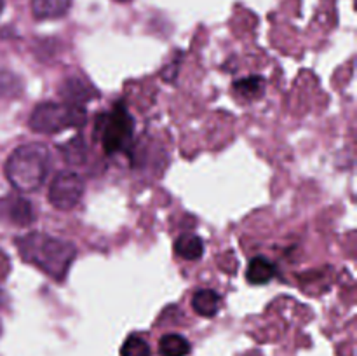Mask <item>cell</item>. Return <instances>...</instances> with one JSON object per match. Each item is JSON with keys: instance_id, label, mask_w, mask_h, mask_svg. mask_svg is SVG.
<instances>
[{"instance_id": "8fae6325", "label": "cell", "mask_w": 357, "mask_h": 356, "mask_svg": "<svg viewBox=\"0 0 357 356\" xmlns=\"http://www.w3.org/2000/svg\"><path fill=\"white\" fill-rule=\"evenodd\" d=\"M174 253L183 260H199L204 253V243L195 234H181L174 243Z\"/></svg>"}, {"instance_id": "9a60e30c", "label": "cell", "mask_w": 357, "mask_h": 356, "mask_svg": "<svg viewBox=\"0 0 357 356\" xmlns=\"http://www.w3.org/2000/svg\"><path fill=\"white\" fill-rule=\"evenodd\" d=\"M121 356H152V351L145 339L139 335H131L122 344Z\"/></svg>"}, {"instance_id": "8992f818", "label": "cell", "mask_w": 357, "mask_h": 356, "mask_svg": "<svg viewBox=\"0 0 357 356\" xmlns=\"http://www.w3.org/2000/svg\"><path fill=\"white\" fill-rule=\"evenodd\" d=\"M0 216H3L7 222L14 223V225L24 227L33 222L35 212L28 199L21 198V195H10V198H3L0 201Z\"/></svg>"}, {"instance_id": "ba28073f", "label": "cell", "mask_w": 357, "mask_h": 356, "mask_svg": "<svg viewBox=\"0 0 357 356\" xmlns=\"http://www.w3.org/2000/svg\"><path fill=\"white\" fill-rule=\"evenodd\" d=\"M275 274H278V267L267 257L251 258L246 271V278L251 285H265V283L272 281Z\"/></svg>"}, {"instance_id": "ac0fdd59", "label": "cell", "mask_w": 357, "mask_h": 356, "mask_svg": "<svg viewBox=\"0 0 357 356\" xmlns=\"http://www.w3.org/2000/svg\"><path fill=\"white\" fill-rule=\"evenodd\" d=\"M117 2H129V0H117Z\"/></svg>"}, {"instance_id": "6da1fadb", "label": "cell", "mask_w": 357, "mask_h": 356, "mask_svg": "<svg viewBox=\"0 0 357 356\" xmlns=\"http://www.w3.org/2000/svg\"><path fill=\"white\" fill-rule=\"evenodd\" d=\"M20 255L54 279H63L75 258L77 250L68 241L31 232L16 241Z\"/></svg>"}, {"instance_id": "3957f363", "label": "cell", "mask_w": 357, "mask_h": 356, "mask_svg": "<svg viewBox=\"0 0 357 356\" xmlns=\"http://www.w3.org/2000/svg\"><path fill=\"white\" fill-rule=\"evenodd\" d=\"M86 108L72 103L45 101L35 107L30 115V128L42 135H54L70 128H80L86 124Z\"/></svg>"}, {"instance_id": "5b68a950", "label": "cell", "mask_w": 357, "mask_h": 356, "mask_svg": "<svg viewBox=\"0 0 357 356\" xmlns=\"http://www.w3.org/2000/svg\"><path fill=\"white\" fill-rule=\"evenodd\" d=\"M84 194V180L75 171H58L49 185L47 199L54 208L72 209L79 205Z\"/></svg>"}, {"instance_id": "2e32d148", "label": "cell", "mask_w": 357, "mask_h": 356, "mask_svg": "<svg viewBox=\"0 0 357 356\" xmlns=\"http://www.w3.org/2000/svg\"><path fill=\"white\" fill-rule=\"evenodd\" d=\"M21 89H23V84H21L20 77L6 72V70H0V96H16Z\"/></svg>"}, {"instance_id": "30bf717a", "label": "cell", "mask_w": 357, "mask_h": 356, "mask_svg": "<svg viewBox=\"0 0 357 356\" xmlns=\"http://www.w3.org/2000/svg\"><path fill=\"white\" fill-rule=\"evenodd\" d=\"M72 0H31V9L38 20H56L68 13Z\"/></svg>"}, {"instance_id": "7c38bea8", "label": "cell", "mask_w": 357, "mask_h": 356, "mask_svg": "<svg viewBox=\"0 0 357 356\" xmlns=\"http://www.w3.org/2000/svg\"><path fill=\"white\" fill-rule=\"evenodd\" d=\"M265 91V79L260 75H251L246 79H241L234 84V93L241 98V100L253 101L261 98Z\"/></svg>"}, {"instance_id": "9c48e42d", "label": "cell", "mask_w": 357, "mask_h": 356, "mask_svg": "<svg viewBox=\"0 0 357 356\" xmlns=\"http://www.w3.org/2000/svg\"><path fill=\"white\" fill-rule=\"evenodd\" d=\"M220 295L211 288H201L192 295V307L199 316L213 318L220 309Z\"/></svg>"}, {"instance_id": "4fadbf2b", "label": "cell", "mask_w": 357, "mask_h": 356, "mask_svg": "<svg viewBox=\"0 0 357 356\" xmlns=\"http://www.w3.org/2000/svg\"><path fill=\"white\" fill-rule=\"evenodd\" d=\"M190 353V342L180 334H166L159 341L160 356H187Z\"/></svg>"}, {"instance_id": "e0dca14e", "label": "cell", "mask_w": 357, "mask_h": 356, "mask_svg": "<svg viewBox=\"0 0 357 356\" xmlns=\"http://www.w3.org/2000/svg\"><path fill=\"white\" fill-rule=\"evenodd\" d=\"M2 10H3V0H0V14H2Z\"/></svg>"}, {"instance_id": "52a82bcc", "label": "cell", "mask_w": 357, "mask_h": 356, "mask_svg": "<svg viewBox=\"0 0 357 356\" xmlns=\"http://www.w3.org/2000/svg\"><path fill=\"white\" fill-rule=\"evenodd\" d=\"M59 94L65 98L66 103L79 105V107H82L93 98H98V91L91 84H87L82 77H68L63 80V84L59 86Z\"/></svg>"}, {"instance_id": "5bb4252c", "label": "cell", "mask_w": 357, "mask_h": 356, "mask_svg": "<svg viewBox=\"0 0 357 356\" xmlns=\"http://www.w3.org/2000/svg\"><path fill=\"white\" fill-rule=\"evenodd\" d=\"M59 149H61L63 156H65V159L68 161V163L79 164V163H84V161H86L87 147H86V143H84L82 138L70 140L68 143L61 145Z\"/></svg>"}, {"instance_id": "7a4b0ae2", "label": "cell", "mask_w": 357, "mask_h": 356, "mask_svg": "<svg viewBox=\"0 0 357 356\" xmlns=\"http://www.w3.org/2000/svg\"><path fill=\"white\" fill-rule=\"evenodd\" d=\"M51 168V156L42 143H26L14 150L6 163V177L16 191L35 192L42 187Z\"/></svg>"}, {"instance_id": "277c9868", "label": "cell", "mask_w": 357, "mask_h": 356, "mask_svg": "<svg viewBox=\"0 0 357 356\" xmlns=\"http://www.w3.org/2000/svg\"><path fill=\"white\" fill-rule=\"evenodd\" d=\"M135 119L126 108L124 101H117L114 110L98 117V135L107 154L126 152L132 143Z\"/></svg>"}]
</instances>
